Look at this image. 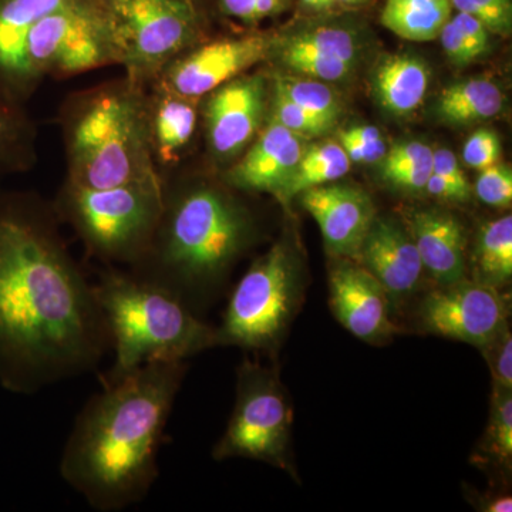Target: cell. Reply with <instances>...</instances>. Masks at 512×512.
I'll return each mask as SVG.
<instances>
[{"mask_svg":"<svg viewBox=\"0 0 512 512\" xmlns=\"http://www.w3.org/2000/svg\"><path fill=\"white\" fill-rule=\"evenodd\" d=\"M53 202L0 188V386L35 394L96 369L111 350L94 286Z\"/></svg>","mask_w":512,"mask_h":512,"instance_id":"obj_1","label":"cell"},{"mask_svg":"<svg viewBox=\"0 0 512 512\" xmlns=\"http://www.w3.org/2000/svg\"><path fill=\"white\" fill-rule=\"evenodd\" d=\"M185 372V362H157L101 377L103 389L74 421L59 468L94 511H123L150 493Z\"/></svg>","mask_w":512,"mask_h":512,"instance_id":"obj_2","label":"cell"},{"mask_svg":"<svg viewBox=\"0 0 512 512\" xmlns=\"http://www.w3.org/2000/svg\"><path fill=\"white\" fill-rule=\"evenodd\" d=\"M163 185V211L150 247L128 271L195 312L255 244L258 228L221 175L212 183L170 173Z\"/></svg>","mask_w":512,"mask_h":512,"instance_id":"obj_3","label":"cell"},{"mask_svg":"<svg viewBox=\"0 0 512 512\" xmlns=\"http://www.w3.org/2000/svg\"><path fill=\"white\" fill-rule=\"evenodd\" d=\"M147 93L126 74L69 93L56 116L66 158L64 181L110 188L163 178L148 138Z\"/></svg>","mask_w":512,"mask_h":512,"instance_id":"obj_4","label":"cell"},{"mask_svg":"<svg viewBox=\"0 0 512 512\" xmlns=\"http://www.w3.org/2000/svg\"><path fill=\"white\" fill-rule=\"evenodd\" d=\"M93 286L114 352L113 366L103 377L123 376L147 363L185 362L220 346L217 328L130 271L107 265Z\"/></svg>","mask_w":512,"mask_h":512,"instance_id":"obj_5","label":"cell"},{"mask_svg":"<svg viewBox=\"0 0 512 512\" xmlns=\"http://www.w3.org/2000/svg\"><path fill=\"white\" fill-rule=\"evenodd\" d=\"M163 201L160 178L110 188L63 181L52 202L60 222L73 229L89 256L130 268L150 247Z\"/></svg>","mask_w":512,"mask_h":512,"instance_id":"obj_6","label":"cell"},{"mask_svg":"<svg viewBox=\"0 0 512 512\" xmlns=\"http://www.w3.org/2000/svg\"><path fill=\"white\" fill-rule=\"evenodd\" d=\"M305 291V269L298 249L281 239L249 266L235 286L222 325L220 346L274 352L281 346Z\"/></svg>","mask_w":512,"mask_h":512,"instance_id":"obj_7","label":"cell"},{"mask_svg":"<svg viewBox=\"0 0 512 512\" xmlns=\"http://www.w3.org/2000/svg\"><path fill=\"white\" fill-rule=\"evenodd\" d=\"M123 43L114 0H70L30 32L26 60L37 86L121 66Z\"/></svg>","mask_w":512,"mask_h":512,"instance_id":"obj_8","label":"cell"},{"mask_svg":"<svg viewBox=\"0 0 512 512\" xmlns=\"http://www.w3.org/2000/svg\"><path fill=\"white\" fill-rule=\"evenodd\" d=\"M292 420V404L276 372L244 360L238 369L234 412L212 450V457L217 461L251 458L292 471Z\"/></svg>","mask_w":512,"mask_h":512,"instance_id":"obj_9","label":"cell"},{"mask_svg":"<svg viewBox=\"0 0 512 512\" xmlns=\"http://www.w3.org/2000/svg\"><path fill=\"white\" fill-rule=\"evenodd\" d=\"M128 79L150 87L185 50L207 35L201 0H114Z\"/></svg>","mask_w":512,"mask_h":512,"instance_id":"obj_10","label":"cell"},{"mask_svg":"<svg viewBox=\"0 0 512 512\" xmlns=\"http://www.w3.org/2000/svg\"><path fill=\"white\" fill-rule=\"evenodd\" d=\"M268 77L244 73L201 99L208 156L221 171L251 146L268 120Z\"/></svg>","mask_w":512,"mask_h":512,"instance_id":"obj_11","label":"cell"},{"mask_svg":"<svg viewBox=\"0 0 512 512\" xmlns=\"http://www.w3.org/2000/svg\"><path fill=\"white\" fill-rule=\"evenodd\" d=\"M274 42L275 37L265 33L205 37L168 64L151 86L202 99L272 57Z\"/></svg>","mask_w":512,"mask_h":512,"instance_id":"obj_12","label":"cell"},{"mask_svg":"<svg viewBox=\"0 0 512 512\" xmlns=\"http://www.w3.org/2000/svg\"><path fill=\"white\" fill-rule=\"evenodd\" d=\"M507 298L494 286L458 281L430 292L420 305L426 332L483 349L508 325Z\"/></svg>","mask_w":512,"mask_h":512,"instance_id":"obj_13","label":"cell"},{"mask_svg":"<svg viewBox=\"0 0 512 512\" xmlns=\"http://www.w3.org/2000/svg\"><path fill=\"white\" fill-rule=\"evenodd\" d=\"M330 308L357 339L382 345L394 335L389 295L382 284L349 258H338L329 271Z\"/></svg>","mask_w":512,"mask_h":512,"instance_id":"obj_14","label":"cell"},{"mask_svg":"<svg viewBox=\"0 0 512 512\" xmlns=\"http://www.w3.org/2000/svg\"><path fill=\"white\" fill-rule=\"evenodd\" d=\"M303 210L318 222L325 247L336 258L357 259L376 218L372 198L355 185L329 183L298 195Z\"/></svg>","mask_w":512,"mask_h":512,"instance_id":"obj_15","label":"cell"},{"mask_svg":"<svg viewBox=\"0 0 512 512\" xmlns=\"http://www.w3.org/2000/svg\"><path fill=\"white\" fill-rule=\"evenodd\" d=\"M70 0H0V104L26 107L39 86L30 74L26 45L45 16Z\"/></svg>","mask_w":512,"mask_h":512,"instance_id":"obj_16","label":"cell"},{"mask_svg":"<svg viewBox=\"0 0 512 512\" xmlns=\"http://www.w3.org/2000/svg\"><path fill=\"white\" fill-rule=\"evenodd\" d=\"M272 56L298 76L339 82L355 72L360 43L353 30L319 26L282 39L275 37Z\"/></svg>","mask_w":512,"mask_h":512,"instance_id":"obj_17","label":"cell"},{"mask_svg":"<svg viewBox=\"0 0 512 512\" xmlns=\"http://www.w3.org/2000/svg\"><path fill=\"white\" fill-rule=\"evenodd\" d=\"M302 137L276 121L265 126L235 163L221 171V178L239 192H271L284 188L303 154Z\"/></svg>","mask_w":512,"mask_h":512,"instance_id":"obj_18","label":"cell"},{"mask_svg":"<svg viewBox=\"0 0 512 512\" xmlns=\"http://www.w3.org/2000/svg\"><path fill=\"white\" fill-rule=\"evenodd\" d=\"M357 261L382 284L392 303L413 295L424 271L409 229L389 217L373 220Z\"/></svg>","mask_w":512,"mask_h":512,"instance_id":"obj_19","label":"cell"},{"mask_svg":"<svg viewBox=\"0 0 512 512\" xmlns=\"http://www.w3.org/2000/svg\"><path fill=\"white\" fill-rule=\"evenodd\" d=\"M201 99L148 87L147 124L151 153L161 177L173 173L200 130Z\"/></svg>","mask_w":512,"mask_h":512,"instance_id":"obj_20","label":"cell"},{"mask_svg":"<svg viewBox=\"0 0 512 512\" xmlns=\"http://www.w3.org/2000/svg\"><path fill=\"white\" fill-rule=\"evenodd\" d=\"M410 234L424 271L440 286L466 279V229L446 211L416 210L409 218Z\"/></svg>","mask_w":512,"mask_h":512,"instance_id":"obj_21","label":"cell"},{"mask_svg":"<svg viewBox=\"0 0 512 512\" xmlns=\"http://www.w3.org/2000/svg\"><path fill=\"white\" fill-rule=\"evenodd\" d=\"M373 94L380 106L394 116L419 109L430 87V69L414 55L384 57L372 79Z\"/></svg>","mask_w":512,"mask_h":512,"instance_id":"obj_22","label":"cell"},{"mask_svg":"<svg viewBox=\"0 0 512 512\" xmlns=\"http://www.w3.org/2000/svg\"><path fill=\"white\" fill-rule=\"evenodd\" d=\"M504 93L487 77H470L447 86L436 103L437 117L447 124L468 126L494 119L504 109Z\"/></svg>","mask_w":512,"mask_h":512,"instance_id":"obj_23","label":"cell"},{"mask_svg":"<svg viewBox=\"0 0 512 512\" xmlns=\"http://www.w3.org/2000/svg\"><path fill=\"white\" fill-rule=\"evenodd\" d=\"M453 10V0H386L380 22L404 40L429 42L439 37Z\"/></svg>","mask_w":512,"mask_h":512,"instance_id":"obj_24","label":"cell"},{"mask_svg":"<svg viewBox=\"0 0 512 512\" xmlns=\"http://www.w3.org/2000/svg\"><path fill=\"white\" fill-rule=\"evenodd\" d=\"M39 160V128L26 107L0 104V180L25 174Z\"/></svg>","mask_w":512,"mask_h":512,"instance_id":"obj_25","label":"cell"},{"mask_svg":"<svg viewBox=\"0 0 512 512\" xmlns=\"http://www.w3.org/2000/svg\"><path fill=\"white\" fill-rule=\"evenodd\" d=\"M474 281L501 289L512 276V217L510 214L484 224L474 252Z\"/></svg>","mask_w":512,"mask_h":512,"instance_id":"obj_26","label":"cell"},{"mask_svg":"<svg viewBox=\"0 0 512 512\" xmlns=\"http://www.w3.org/2000/svg\"><path fill=\"white\" fill-rule=\"evenodd\" d=\"M352 161L343 147L336 143H323L303 151L301 160L276 198L288 202L309 188L335 183L349 173Z\"/></svg>","mask_w":512,"mask_h":512,"instance_id":"obj_27","label":"cell"},{"mask_svg":"<svg viewBox=\"0 0 512 512\" xmlns=\"http://www.w3.org/2000/svg\"><path fill=\"white\" fill-rule=\"evenodd\" d=\"M274 89L308 111L316 119L335 127L342 114V104L336 93L320 80L298 74H275Z\"/></svg>","mask_w":512,"mask_h":512,"instance_id":"obj_28","label":"cell"},{"mask_svg":"<svg viewBox=\"0 0 512 512\" xmlns=\"http://www.w3.org/2000/svg\"><path fill=\"white\" fill-rule=\"evenodd\" d=\"M484 450L503 467L512 461V389L494 386Z\"/></svg>","mask_w":512,"mask_h":512,"instance_id":"obj_29","label":"cell"},{"mask_svg":"<svg viewBox=\"0 0 512 512\" xmlns=\"http://www.w3.org/2000/svg\"><path fill=\"white\" fill-rule=\"evenodd\" d=\"M268 120L276 121L299 137H319L332 130L328 124L316 119L275 89L269 100Z\"/></svg>","mask_w":512,"mask_h":512,"instance_id":"obj_30","label":"cell"},{"mask_svg":"<svg viewBox=\"0 0 512 512\" xmlns=\"http://www.w3.org/2000/svg\"><path fill=\"white\" fill-rule=\"evenodd\" d=\"M453 8L473 16L494 35L510 36L512 0H453Z\"/></svg>","mask_w":512,"mask_h":512,"instance_id":"obj_31","label":"cell"},{"mask_svg":"<svg viewBox=\"0 0 512 512\" xmlns=\"http://www.w3.org/2000/svg\"><path fill=\"white\" fill-rule=\"evenodd\" d=\"M289 0H215L218 13L242 25H258L284 12Z\"/></svg>","mask_w":512,"mask_h":512,"instance_id":"obj_32","label":"cell"},{"mask_svg":"<svg viewBox=\"0 0 512 512\" xmlns=\"http://www.w3.org/2000/svg\"><path fill=\"white\" fill-rule=\"evenodd\" d=\"M477 197L491 207L507 208L512 202L511 168L500 163L484 168L476 183Z\"/></svg>","mask_w":512,"mask_h":512,"instance_id":"obj_33","label":"cell"},{"mask_svg":"<svg viewBox=\"0 0 512 512\" xmlns=\"http://www.w3.org/2000/svg\"><path fill=\"white\" fill-rule=\"evenodd\" d=\"M483 353L493 375L494 386L512 389V335L505 326L484 346Z\"/></svg>","mask_w":512,"mask_h":512,"instance_id":"obj_34","label":"cell"},{"mask_svg":"<svg viewBox=\"0 0 512 512\" xmlns=\"http://www.w3.org/2000/svg\"><path fill=\"white\" fill-rule=\"evenodd\" d=\"M463 158L468 167L481 171L500 163L501 141L494 131L481 128L471 134L464 144Z\"/></svg>","mask_w":512,"mask_h":512,"instance_id":"obj_35","label":"cell"},{"mask_svg":"<svg viewBox=\"0 0 512 512\" xmlns=\"http://www.w3.org/2000/svg\"><path fill=\"white\" fill-rule=\"evenodd\" d=\"M430 161H433V148L427 144L420 143V141L397 144L392 150H387L386 156L383 158V178L409 170L416 165L430 163Z\"/></svg>","mask_w":512,"mask_h":512,"instance_id":"obj_36","label":"cell"},{"mask_svg":"<svg viewBox=\"0 0 512 512\" xmlns=\"http://www.w3.org/2000/svg\"><path fill=\"white\" fill-rule=\"evenodd\" d=\"M439 37L447 59L456 66H467V64L476 62L478 59L476 52L468 43L467 37L464 36L463 30L460 29L453 15L441 29Z\"/></svg>","mask_w":512,"mask_h":512,"instance_id":"obj_37","label":"cell"},{"mask_svg":"<svg viewBox=\"0 0 512 512\" xmlns=\"http://www.w3.org/2000/svg\"><path fill=\"white\" fill-rule=\"evenodd\" d=\"M431 173L446 178V180L458 185V187L471 190L470 181H468L464 171L461 170L457 157L448 148L433 150V168H431Z\"/></svg>","mask_w":512,"mask_h":512,"instance_id":"obj_38","label":"cell"},{"mask_svg":"<svg viewBox=\"0 0 512 512\" xmlns=\"http://www.w3.org/2000/svg\"><path fill=\"white\" fill-rule=\"evenodd\" d=\"M339 140L340 146H342L345 153L348 154L349 160L352 161V163H377V161H382L387 153L384 140L372 144L356 143V141L346 140V138H339Z\"/></svg>","mask_w":512,"mask_h":512,"instance_id":"obj_39","label":"cell"},{"mask_svg":"<svg viewBox=\"0 0 512 512\" xmlns=\"http://www.w3.org/2000/svg\"><path fill=\"white\" fill-rule=\"evenodd\" d=\"M426 190L433 197L450 202H466L471 197V190L458 187V185L450 183L446 178L433 173H431L429 181H427Z\"/></svg>","mask_w":512,"mask_h":512,"instance_id":"obj_40","label":"cell"},{"mask_svg":"<svg viewBox=\"0 0 512 512\" xmlns=\"http://www.w3.org/2000/svg\"><path fill=\"white\" fill-rule=\"evenodd\" d=\"M339 138L356 141V143L372 144L382 141L383 137L375 126H355L349 130L342 131Z\"/></svg>","mask_w":512,"mask_h":512,"instance_id":"obj_41","label":"cell"},{"mask_svg":"<svg viewBox=\"0 0 512 512\" xmlns=\"http://www.w3.org/2000/svg\"><path fill=\"white\" fill-rule=\"evenodd\" d=\"M485 512H511L512 511V498L510 495L504 497L494 498L488 504H483Z\"/></svg>","mask_w":512,"mask_h":512,"instance_id":"obj_42","label":"cell"},{"mask_svg":"<svg viewBox=\"0 0 512 512\" xmlns=\"http://www.w3.org/2000/svg\"><path fill=\"white\" fill-rule=\"evenodd\" d=\"M335 3H338V0H322L323 9H330Z\"/></svg>","mask_w":512,"mask_h":512,"instance_id":"obj_43","label":"cell"},{"mask_svg":"<svg viewBox=\"0 0 512 512\" xmlns=\"http://www.w3.org/2000/svg\"><path fill=\"white\" fill-rule=\"evenodd\" d=\"M340 3H345V5H359V3L365 2V0H338Z\"/></svg>","mask_w":512,"mask_h":512,"instance_id":"obj_44","label":"cell"}]
</instances>
